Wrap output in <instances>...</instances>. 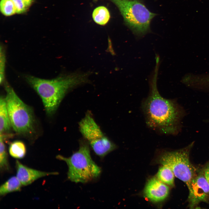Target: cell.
Segmentation results:
<instances>
[{"label":"cell","instance_id":"cell-1","mask_svg":"<svg viewBox=\"0 0 209 209\" xmlns=\"http://www.w3.org/2000/svg\"><path fill=\"white\" fill-rule=\"evenodd\" d=\"M158 68L156 66L149 81V93L143 100L142 108L149 128L161 134L174 135L179 130L183 112L174 100L159 94L156 85Z\"/></svg>","mask_w":209,"mask_h":209},{"label":"cell","instance_id":"cell-2","mask_svg":"<svg viewBox=\"0 0 209 209\" xmlns=\"http://www.w3.org/2000/svg\"><path fill=\"white\" fill-rule=\"evenodd\" d=\"M91 74L89 72L76 71L51 80L30 75L26 76V78L41 98L47 113L51 115L55 111L68 91L88 83Z\"/></svg>","mask_w":209,"mask_h":209},{"label":"cell","instance_id":"cell-3","mask_svg":"<svg viewBox=\"0 0 209 209\" xmlns=\"http://www.w3.org/2000/svg\"><path fill=\"white\" fill-rule=\"evenodd\" d=\"M56 158L67 164L68 178L72 181L86 183L97 177L100 174V168L92 160L88 145L85 142H81L78 150L70 157L58 155Z\"/></svg>","mask_w":209,"mask_h":209},{"label":"cell","instance_id":"cell-4","mask_svg":"<svg viewBox=\"0 0 209 209\" xmlns=\"http://www.w3.org/2000/svg\"><path fill=\"white\" fill-rule=\"evenodd\" d=\"M118 7L127 25L136 35L150 30V24L156 14L150 12L142 0H109Z\"/></svg>","mask_w":209,"mask_h":209},{"label":"cell","instance_id":"cell-5","mask_svg":"<svg viewBox=\"0 0 209 209\" xmlns=\"http://www.w3.org/2000/svg\"><path fill=\"white\" fill-rule=\"evenodd\" d=\"M5 89V98L12 127L18 134H32L35 129L32 109L19 98L10 86L6 84Z\"/></svg>","mask_w":209,"mask_h":209},{"label":"cell","instance_id":"cell-6","mask_svg":"<svg viewBox=\"0 0 209 209\" xmlns=\"http://www.w3.org/2000/svg\"><path fill=\"white\" fill-rule=\"evenodd\" d=\"M193 145L192 143L180 150L165 152L159 160L162 164L170 167L175 176L184 182L188 189L192 180L197 175L189 158L190 151Z\"/></svg>","mask_w":209,"mask_h":209},{"label":"cell","instance_id":"cell-7","mask_svg":"<svg viewBox=\"0 0 209 209\" xmlns=\"http://www.w3.org/2000/svg\"><path fill=\"white\" fill-rule=\"evenodd\" d=\"M79 128L97 155L104 157L116 148V145L104 135L89 112L79 122Z\"/></svg>","mask_w":209,"mask_h":209},{"label":"cell","instance_id":"cell-8","mask_svg":"<svg viewBox=\"0 0 209 209\" xmlns=\"http://www.w3.org/2000/svg\"><path fill=\"white\" fill-rule=\"evenodd\" d=\"M188 197L189 206L194 208L200 203L209 200V183L203 172L197 175L191 183Z\"/></svg>","mask_w":209,"mask_h":209},{"label":"cell","instance_id":"cell-9","mask_svg":"<svg viewBox=\"0 0 209 209\" xmlns=\"http://www.w3.org/2000/svg\"><path fill=\"white\" fill-rule=\"evenodd\" d=\"M16 177L23 185L30 184L41 178L57 174L56 172H46L33 169L25 165L18 160L15 162Z\"/></svg>","mask_w":209,"mask_h":209},{"label":"cell","instance_id":"cell-10","mask_svg":"<svg viewBox=\"0 0 209 209\" xmlns=\"http://www.w3.org/2000/svg\"><path fill=\"white\" fill-rule=\"evenodd\" d=\"M144 192L146 196L151 201L158 202L167 198L169 194V188L159 179L153 178L148 181Z\"/></svg>","mask_w":209,"mask_h":209},{"label":"cell","instance_id":"cell-11","mask_svg":"<svg viewBox=\"0 0 209 209\" xmlns=\"http://www.w3.org/2000/svg\"><path fill=\"white\" fill-rule=\"evenodd\" d=\"M11 125L5 98L0 99V134H5L10 130Z\"/></svg>","mask_w":209,"mask_h":209},{"label":"cell","instance_id":"cell-12","mask_svg":"<svg viewBox=\"0 0 209 209\" xmlns=\"http://www.w3.org/2000/svg\"><path fill=\"white\" fill-rule=\"evenodd\" d=\"M23 185L16 176L9 179L0 187V195H4L9 193L21 190Z\"/></svg>","mask_w":209,"mask_h":209},{"label":"cell","instance_id":"cell-13","mask_svg":"<svg viewBox=\"0 0 209 209\" xmlns=\"http://www.w3.org/2000/svg\"><path fill=\"white\" fill-rule=\"evenodd\" d=\"M92 17L94 21L97 24L104 25L109 21L110 15L108 9L104 6L96 8L93 11Z\"/></svg>","mask_w":209,"mask_h":209},{"label":"cell","instance_id":"cell-14","mask_svg":"<svg viewBox=\"0 0 209 209\" xmlns=\"http://www.w3.org/2000/svg\"><path fill=\"white\" fill-rule=\"evenodd\" d=\"M174 176L171 169L164 165L159 168L157 174L158 178L160 181L171 186L174 185Z\"/></svg>","mask_w":209,"mask_h":209},{"label":"cell","instance_id":"cell-15","mask_svg":"<svg viewBox=\"0 0 209 209\" xmlns=\"http://www.w3.org/2000/svg\"><path fill=\"white\" fill-rule=\"evenodd\" d=\"M9 152L10 155L12 157L21 159L23 158L26 154V147L23 142L16 140L10 144Z\"/></svg>","mask_w":209,"mask_h":209},{"label":"cell","instance_id":"cell-16","mask_svg":"<svg viewBox=\"0 0 209 209\" xmlns=\"http://www.w3.org/2000/svg\"><path fill=\"white\" fill-rule=\"evenodd\" d=\"M7 135L0 134V168L2 171L9 170L8 156L4 141Z\"/></svg>","mask_w":209,"mask_h":209},{"label":"cell","instance_id":"cell-17","mask_svg":"<svg viewBox=\"0 0 209 209\" xmlns=\"http://www.w3.org/2000/svg\"><path fill=\"white\" fill-rule=\"evenodd\" d=\"M0 9L2 14L6 16H11L16 13L13 0H1Z\"/></svg>","mask_w":209,"mask_h":209},{"label":"cell","instance_id":"cell-18","mask_svg":"<svg viewBox=\"0 0 209 209\" xmlns=\"http://www.w3.org/2000/svg\"><path fill=\"white\" fill-rule=\"evenodd\" d=\"M5 57L3 48L1 47L0 50V84L4 81L5 78Z\"/></svg>","mask_w":209,"mask_h":209},{"label":"cell","instance_id":"cell-19","mask_svg":"<svg viewBox=\"0 0 209 209\" xmlns=\"http://www.w3.org/2000/svg\"><path fill=\"white\" fill-rule=\"evenodd\" d=\"M16 10V13L21 14L26 11L28 7L22 0H13Z\"/></svg>","mask_w":209,"mask_h":209},{"label":"cell","instance_id":"cell-20","mask_svg":"<svg viewBox=\"0 0 209 209\" xmlns=\"http://www.w3.org/2000/svg\"><path fill=\"white\" fill-rule=\"evenodd\" d=\"M203 172L205 176L209 183V163L204 168Z\"/></svg>","mask_w":209,"mask_h":209},{"label":"cell","instance_id":"cell-21","mask_svg":"<svg viewBox=\"0 0 209 209\" xmlns=\"http://www.w3.org/2000/svg\"><path fill=\"white\" fill-rule=\"evenodd\" d=\"M25 4L29 7L32 3L33 0H22Z\"/></svg>","mask_w":209,"mask_h":209}]
</instances>
